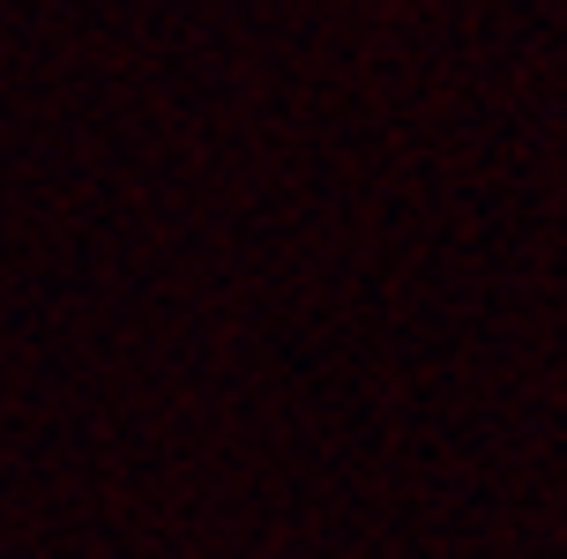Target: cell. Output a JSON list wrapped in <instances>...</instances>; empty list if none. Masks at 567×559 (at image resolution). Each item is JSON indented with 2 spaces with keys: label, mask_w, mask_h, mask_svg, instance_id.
<instances>
[]
</instances>
